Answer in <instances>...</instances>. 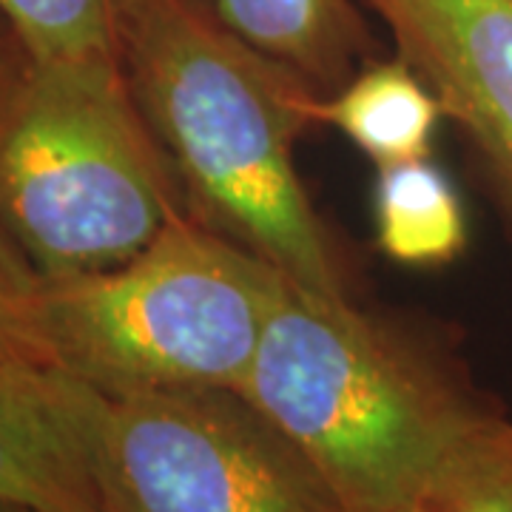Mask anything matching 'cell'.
I'll return each instance as SVG.
<instances>
[{
    "instance_id": "cell-1",
    "label": "cell",
    "mask_w": 512,
    "mask_h": 512,
    "mask_svg": "<svg viewBox=\"0 0 512 512\" xmlns=\"http://www.w3.org/2000/svg\"><path fill=\"white\" fill-rule=\"evenodd\" d=\"M120 63L194 214L296 285L348 299L293 160L322 94L202 0H123Z\"/></svg>"
},
{
    "instance_id": "cell-2",
    "label": "cell",
    "mask_w": 512,
    "mask_h": 512,
    "mask_svg": "<svg viewBox=\"0 0 512 512\" xmlns=\"http://www.w3.org/2000/svg\"><path fill=\"white\" fill-rule=\"evenodd\" d=\"M345 512H419L507 413L436 350L288 279L239 384Z\"/></svg>"
},
{
    "instance_id": "cell-3",
    "label": "cell",
    "mask_w": 512,
    "mask_h": 512,
    "mask_svg": "<svg viewBox=\"0 0 512 512\" xmlns=\"http://www.w3.org/2000/svg\"><path fill=\"white\" fill-rule=\"evenodd\" d=\"M180 183L120 60L23 57L0 100V228L43 279L140 254L183 214Z\"/></svg>"
},
{
    "instance_id": "cell-4",
    "label": "cell",
    "mask_w": 512,
    "mask_h": 512,
    "mask_svg": "<svg viewBox=\"0 0 512 512\" xmlns=\"http://www.w3.org/2000/svg\"><path fill=\"white\" fill-rule=\"evenodd\" d=\"M288 276L197 214L128 262L43 279L37 328L57 373L100 393L239 390Z\"/></svg>"
},
{
    "instance_id": "cell-5",
    "label": "cell",
    "mask_w": 512,
    "mask_h": 512,
    "mask_svg": "<svg viewBox=\"0 0 512 512\" xmlns=\"http://www.w3.org/2000/svg\"><path fill=\"white\" fill-rule=\"evenodd\" d=\"M77 413L103 512H345L302 450L237 390L109 396L77 382Z\"/></svg>"
},
{
    "instance_id": "cell-6",
    "label": "cell",
    "mask_w": 512,
    "mask_h": 512,
    "mask_svg": "<svg viewBox=\"0 0 512 512\" xmlns=\"http://www.w3.org/2000/svg\"><path fill=\"white\" fill-rule=\"evenodd\" d=\"M461 131L512 242V0H362Z\"/></svg>"
},
{
    "instance_id": "cell-7",
    "label": "cell",
    "mask_w": 512,
    "mask_h": 512,
    "mask_svg": "<svg viewBox=\"0 0 512 512\" xmlns=\"http://www.w3.org/2000/svg\"><path fill=\"white\" fill-rule=\"evenodd\" d=\"M0 501L35 512H103L72 376L0 379Z\"/></svg>"
},
{
    "instance_id": "cell-8",
    "label": "cell",
    "mask_w": 512,
    "mask_h": 512,
    "mask_svg": "<svg viewBox=\"0 0 512 512\" xmlns=\"http://www.w3.org/2000/svg\"><path fill=\"white\" fill-rule=\"evenodd\" d=\"M237 35L333 94L359 72L370 46L353 0H211Z\"/></svg>"
},
{
    "instance_id": "cell-9",
    "label": "cell",
    "mask_w": 512,
    "mask_h": 512,
    "mask_svg": "<svg viewBox=\"0 0 512 512\" xmlns=\"http://www.w3.org/2000/svg\"><path fill=\"white\" fill-rule=\"evenodd\" d=\"M313 120L342 131L384 168L430 157L444 111L421 74L396 55L365 63L339 92L316 97Z\"/></svg>"
},
{
    "instance_id": "cell-10",
    "label": "cell",
    "mask_w": 512,
    "mask_h": 512,
    "mask_svg": "<svg viewBox=\"0 0 512 512\" xmlns=\"http://www.w3.org/2000/svg\"><path fill=\"white\" fill-rule=\"evenodd\" d=\"M373 214L382 254L399 265L436 268L467 248V220L456 188L427 157L379 168Z\"/></svg>"
},
{
    "instance_id": "cell-11",
    "label": "cell",
    "mask_w": 512,
    "mask_h": 512,
    "mask_svg": "<svg viewBox=\"0 0 512 512\" xmlns=\"http://www.w3.org/2000/svg\"><path fill=\"white\" fill-rule=\"evenodd\" d=\"M123 0H0L23 57L49 60H120Z\"/></svg>"
},
{
    "instance_id": "cell-12",
    "label": "cell",
    "mask_w": 512,
    "mask_h": 512,
    "mask_svg": "<svg viewBox=\"0 0 512 512\" xmlns=\"http://www.w3.org/2000/svg\"><path fill=\"white\" fill-rule=\"evenodd\" d=\"M40 274L0 228V379L57 373L37 328Z\"/></svg>"
},
{
    "instance_id": "cell-13",
    "label": "cell",
    "mask_w": 512,
    "mask_h": 512,
    "mask_svg": "<svg viewBox=\"0 0 512 512\" xmlns=\"http://www.w3.org/2000/svg\"><path fill=\"white\" fill-rule=\"evenodd\" d=\"M419 512H512V419L504 416L458 458Z\"/></svg>"
},
{
    "instance_id": "cell-14",
    "label": "cell",
    "mask_w": 512,
    "mask_h": 512,
    "mask_svg": "<svg viewBox=\"0 0 512 512\" xmlns=\"http://www.w3.org/2000/svg\"><path fill=\"white\" fill-rule=\"evenodd\" d=\"M0 512H35V510H29V507H20V504H6V501H0Z\"/></svg>"
}]
</instances>
